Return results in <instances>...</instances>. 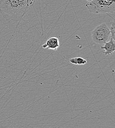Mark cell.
Returning a JSON list of instances; mask_svg holds the SVG:
<instances>
[{"label": "cell", "mask_w": 115, "mask_h": 128, "mask_svg": "<svg viewBox=\"0 0 115 128\" xmlns=\"http://www.w3.org/2000/svg\"><path fill=\"white\" fill-rule=\"evenodd\" d=\"M35 0H0V14L6 20L14 22L22 19L33 8Z\"/></svg>", "instance_id": "1"}, {"label": "cell", "mask_w": 115, "mask_h": 128, "mask_svg": "<svg viewBox=\"0 0 115 128\" xmlns=\"http://www.w3.org/2000/svg\"><path fill=\"white\" fill-rule=\"evenodd\" d=\"M90 12L95 14H114L115 0H93L86 4Z\"/></svg>", "instance_id": "2"}, {"label": "cell", "mask_w": 115, "mask_h": 128, "mask_svg": "<svg viewBox=\"0 0 115 128\" xmlns=\"http://www.w3.org/2000/svg\"><path fill=\"white\" fill-rule=\"evenodd\" d=\"M110 35L109 28L105 23L97 26L92 32L93 42L98 44H103L108 42Z\"/></svg>", "instance_id": "3"}, {"label": "cell", "mask_w": 115, "mask_h": 128, "mask_svg": "<svg viewBox=\"0 0 115 128\" xmlns=\"http://www.w3.org/2000/svg\"><path fill=\"white\" fill-rule=\"evenodd\" d=\"M59 47V41L57 38L52 36L49 38L46 42L42 45V48L56 50Z\"/></svg>", "instance_id": "4"}, {"label": "cell", "mask_w": 115, "mask_h": 128, "mask_svg": "<svg viewBox=\"0 0 115 128\" xmlns=\"http://www.w3.org/2000/svg\"><path fill=\"white\" fill-rule=\"evenodd\" d=\"M102 49H104L105 52L103 54L105 55H112L115 51V40L111 38L109 41L106 42L104 46H101Z\"/></svg>", "instance_id": "5"}, {"label": "cell", "mask_w": 115, "mask_h": 128, "mask_svg": "<svg viewBox=\"0 0 115 128\" xmlns=\"http://www.w3.org/2000/svg\"><path fill=\"white\" fill-rule=\"evenodd\" d=\"M110 31V34H111V38L115 40V22L114 19L111 22L110 28H109Z\"/></svg>", "instance_id": "6"}, {"label": "cell", "mask_w": 115, "mask_h": 128, "mask_svg": "<svg viewBox=\"0 0 115 128\" xmlns=\"http://www.w3.org/2000/svg\"><path fill=\"white\" fill-rule=\"evenodd\" d=\"M77 64H78V65H83L87 63V61L85 59L81 57H77Z\"/></svg>", "instance_id": "7"}, {"label": "cell", "mask_w": 115, "mask_h": 128, "mask_svg": "<svg viewBox=\"0 0 115 128\" xmlns=\"http://www.w3.org/2000/svg\"><path fill=\"white\" fill-rule=\"evenodd\" d=\"M77 58H72L70 60V62L72 64H77Z\"/></svg>", "instance_id": "8"}, {"label": "cell", "mask_w": 115, "mask_h": 128, "mask_svg": "<svg viewBox=\"0 0 115 128\" xmlns=\"http://www.w3.org/2000/svg\"><path fill=\"white\" fill-rule=\"evenodd\" d=\"M87 0V1H88V2H92V1H93V0Z\"/></svg>", "instance_id": "9"}]
</instances>
